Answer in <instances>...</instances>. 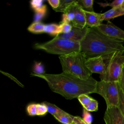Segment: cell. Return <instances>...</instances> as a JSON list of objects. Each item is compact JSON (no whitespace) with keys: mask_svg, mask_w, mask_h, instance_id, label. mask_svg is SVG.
Here are the masks:
<instances>
[{"mask_svg":"<svg viewBox=\"0 0 124 124\" xmlns=\"http://www.w3.org/2000/svg\"><path fill=\"white\" fill-rule=\"evenodd\" d=\"M72 8L75 13V18L71 22L73 27L82 29L86 26V17L84 10L78 5L76 0L72 5Z\"/></svg>","mask_w":124,"mask_h":124,"instance_id":"8fae6325","label":"cell"},{"mask_svg":"<svg viewBox=\"0 0 124 124\" xmlns=\"http://www.w3.org/2000/svg\"><path fill=\"white\" fill-rule=\"evenodd\" d=\"M75 0H60V3L58 8L55 10L56 12L65 13L69 6L75 1Z\"/></svg>","mask_w":124,"mask_h":124,"instance_id":"ffe728a7","label":"cell"},{"mask_svg":"<svg viewBox=\"0 0 124 124\" xmlns=\"http://www.w3.org/2000/svg\"><path fill=\"white\" fill-rule=\"evenodd\" d=\"M27 111L30 116L37 115V106L36 104H31L27 107Z\"/></svg>","mask_w":124,"mask_h":124,"instance_id":"f546056e","label":"cell"},{"mask_svg":"<svg viewBox=\"0 0 124 124\" xmlns=\"http://www.w3.org/2000/svg\"><path fill=\"white\" fill-rule=\"evenodd\" d=\"M124 15V10L121 6L112 8L103 14H101L102 21L109 20V19Z\"/></svg>","mask_w":124,"mask_h":124,"instance_id":"4fadbf2b","label":"cell"},{"mask_svg":"<svg viewBox=\"0 0 124 124\" xmlns=\"http://www.w3.org/2000/svg\"><path fill=\"white\" fill-rule=\"evenodd\" d=\"M45 26V24L40 22H33L28 27L27 29L29 31L33 33H41L44 32Z\"/></svg>","mask_w":124,"mask_h":124,"instance_id":"2e32d148","label":"cell"},{"mask_svg":"<svg viewBox=\"0 0 124 124\" xmlns=\"http://www.w3.org/2000/svg\"><path fill=\"white\" fill-rule=\"evenodd\" d=\"M71 124H77L74 122H73V123H72Z\"/></svg>","mask_w":124,"mask_h":124,"instance_id":"8d00e7d4","label":"cell"},{"mask_svg":"<svg viewBox=\"0 0 124 124\" xmlns=\"http://www.w3.org/2000/svg\"><path fill=\"white\" fill-rule=\"evenodd\" d=\"M82 120L87 124H92L93 121V117L91 113L87 110L85 108H83V118Z\"/></svg>","mask_w":124,"mask_h":124,"instance_id":"83f0119b","label":"cell"},{"mask_svg":"<svg viewBox=\"0 0 124 124\" xmlns=\"http://www.w3.org/2000/svg\"><path fill=\"white\" fill-rule=\"evenodd\" d=\"M105 73L100 75V80L118 82L124 64V52L117 51L104 60Z\"/></svg>","mask_w":124,"mask_h":124,"instance_id":"5b68a950","label":"cell"},{"mask_svg":"<svg viewBox=\"0 0 124 124\" xmlns=\"http://www.w3.org/2000/svg\"><path fill=\"white\" fill-rule=\"evenodd\" d=\"M92 99L93 98L92 97L89 96L88 94H81L78 97V99L82 105L83 108L86 107L90 104Z\"/></svg>","mask_w":124,"mask_h":124,"instance_id":"603a6c76","label":"cell"},{"mask_svg":"<svg viewBox=\"0 0 124 124\" xmlns=\"http://www.w3.org/2000/svg\"><path fill=\"white\" fill-rule=\"evenodd\" d=\"M60 26L61 31V33H67L71 31L73 28L72 24L68 23H61Z\"/></svg>","mask_w":124,"mask_h":124,"instance_id":"f1b7e54d","label":"cell"},{"mask_svg":"<svg viewBox=\"0 0 124 124\" xmlns=\"http://www.w3.org/2000/svg\"><path fill=\"white\" fill-rule=\"evenodd\" d=\"M124 42L105 35L97 27L89 28L80 42V52L87 58L102 56L105 60L117 51L124 52Z\"/></svg>","mask_w":124,"mask_h":124,"instance_id":"7a4b0ae2","label":"cell"},{"mask_svg":"<svg viewBox=\"0 0 124 124\" xmlns=\"http://www.w3.org/2000/svg\"><path fill=\"white\" fill-rule=\"evenodd\" d=\"M89 28V27L87 26L82 29L73 27L69 32L67 33H60L56 36L75 42H80L86 36Z\"/></svg>","mask_w":124,"mask_h":124,"instance_id":"30bf717a","label":"cell"},{"mask_svg":"<svg viewBox=\"0 0 124 124\" xmlns=\"http://www.w3.org/2000/svg\"><path fill=\"white\" fill-rule=\"evenodd\" d=\"M104 120L106 124H124V117L116 106L107 107Z\"/></svg>","mask_w":124,"mask_h":124,"instance_id":"ba28073f","label":"cell"},{"mask_svg":"<svg viewBox=\"0 0 124 124\" xmlns=\"http://www.w3.org/2000/svg\"><path fill=\"white\" fill-rule=\"evenodd\" d=\"M42 103L46 106L47 110V112L51 114L52 115L62 112L64 111L63 110L61 109L59 107L56 106L55 105L49 103L48 102L45 101L42 102Z\"/></svg>","mask_w":124,"mask_h":124,"instance_id":"d6986e66","label":"cell"},{"mask_svg":"<svg viewBox=\"0 0 124 124\" xmlns=\"http://www.w3.org/2000/svg\"><path fill=\"white\" fill-rule=\"evenodd\" d=\"M34 48L51 54L64 56L73 52H80V42L55 36L46 42L35 44Z\"/></svg>","mask_w":124,"mask_h":124,"instance_id":"277c9868","label":"cell"},{"mask_svg":"<svg viewBox=\"0 0 124 124\" xmlns=\"http://www.w3.org/2000/svg\"><path fill=\"white\" fill-rule=\"evenodd\" d=\"M119 85V84H118ZM119 101L118 107L124 117V94L119 85Z\"/></svg>","mask_w":124,"mask_h":124,"instance_id":"cb8c5ba5","label":"cell"},{"mask_svg":"<svg viewBox=\"0 0 124 124\" xmlns=\"http://www.w3.org/2000/svg\"><path fill=\"white\" fill-rule=\"evenodd\" d=\"M73 3L69 6V7L67 9L66 12L65 13H64L62 15V20L61 23H69L70 22H72L74 20V19L75 18V13L72 8V5H73Z\"/></svg>","mask_w":124,"mask_h":124,"instance_id":"e0dca14e","label":"cell"},{"mask_svg":"<svg viewBox=\"0 0 124 124\" xmlns=\"http://www.w3.org/2000/svg\"><path fill=\"white\" fill-rule=\"evenodd\" d=\"M63 72L83 80L92 77V73L86 65L87 58L81 52H76L59 57Z\"/></svg>","mask_w":124,"mask_h":124,"instance_id":"3957f363","label":"cell"},{"mask_svg":"<svg viewBox=\"0 0 124 124\" xmlns=\"http://www.w3.org/2000/svg\"><path fill=\"white\" fill-rule=\"evenodd\" d=\"M86 65L92 74L97 73L100 75L105 73L106 64L102 56L87 58Z\"/></svg>","mask_w":124,"mask_h":124,"instance_id":"9c48e42d","label":"cell"},{"mask_svg":"<svg viewBox=\"0 0 124 124\" xmlns=\"http://www.w3.org/2000/svg\"><path fill=\"white\" fill-rule=\"evenodd\" d=\"M31 75L44 79L52 92L61 94L67 99L78 98L82 94L95 93L97 82L92 77L83 80L63 72L58 74L31 73Z\"/></svg>","mask_w":124,"mask_h":124,"instance_id":"6da1fadb","label":"cell"},{"mask_svg":"<svg viewBox=\"0 0 124 124\" xmlns=\"http://www.w3.org/2000/svg\"><path fill=\"white\" fill-rule=\"evenodd\" d=\"M37 106V115H45L47 112V110L46 106L42 103L36 104Z\"/></svg>","mask_w":124,"mask_h":124,"instance_id":"4dcf8cb0","label":"cell"},{"mask_svg":"<svg viewBox=\"0 0 124 124\" xmlns=\"http://www.w3.org/2000/svg\"><path fill=\"white\" fill-rule=\"evenodd\" d=\"M95 93L99 94L105 99L107 107H118L119 91L118 82L100 80L97 81Z\"/></svg>","mask_w":124,"mask_h":124,"instance_id":"8992f818","label":"cell"},{"mask_svg":"<svg viewBox=\"0 0 124 124\" xmlns=\"http://www.w3.org/2000/svg\"><path fill=\"white\" fill-rule=\"evenodd\" d=\"M97 28L105 35L114 39L124 41V31L112 23L108 21L107 24L102 23Z\"/></svg>","mask_w":124,"mask_h":124,"instance_id":"52a82bcc","label":"cell"},{"mask_svg":"<svg viewBox=\"0 0 124 124\" xmlns=\"http://www.w3.org/2000/svg\"><path fill=\"white\" fill-rule=\"evenodd\" d=\"M43 2L42 0H32L30 1V4L31 8L36 12L42 8L44 5Z\"/></svg>","mask_w":124,"mask_h":124,"instance_id":"d4e9b609","label":"cell"},{"mask_svg":"<svg viewBox=\"0 0 124 124\" xmlns=\"http://www.w3.org/2000/svg\"><path fill=\"white\" fill-rule=\"evenodd\" d=\"M74 122L77 124H87L79 116H74Z\"/></svg>","mask_w":124,"mask_h":124,"instance_id":"e575fe53","label":"cell"},{"mask_svg":"<svg viewBox=\"0 0 124 124\" xmlns=\"http://www.w3.org/2000/svg\"><path fill=\"white\" fill-rule=\"evenodd\" d=\"M124 0H115L113 1L110 3H98L100 6L103 7H105L107 6H111L112 8L120 6L123 3Z\"/></svg>","mask_w":124,"mask_h":124,"instance_id":"484cf974","label":"cell"},{"mask_svg":"<svg viewBox=\"0 0 124 124\" xmlns=\"http://www.w3.org/2000/svg\"><path fill=\"white\" fill-rule=\"evenodd\" d=\"M98 102L96 100L93 98L90 104L84 108H85L87 110H88L89 112L96 111L98 110Z\"/></svg>","mask_w":124,"mask_h":124,"instance_id":"4316f807","label":"cell"},{"mask_svg":"<svg viewBox=\"0 0 124 124\" xmlns=\"http://www.w3.org/2000/svg\"><path fill=\"white\" fill-rule=\"evenodd\" d=\"M78 5L84 11L88 12H94L93 9V0H77Z\"/></svg>","mask_w":124,"mask_h":124,"instance_id":"ac0fdd59","label":"cell"},{"mask_svg":"<svg viewBox=\"0 0 124 124\" xmlns=\"http://www.w3.org/2000/svg\"><path fill=\"white\" fill-rule=\"evenodd\" d=\"M48 3L55 10L57 9L59 6L60 3V0H47Z\"/></svg>","mask_w":124,"mask_h":124,"instance_id":"836d02e7","label":"cell"},{"mask_svg":"<svg viewBox=\"0 0 124 124\" xmlns=\"http://www.w3.org/2000/svg\"><path fill=\"white\" fill-rule=\"evenodd\" d=\"M86 17V26L89 28L97 27L102 24V19L101 14L96 13L94 12H88L84 11Z\"/></svg>","mask_w":124,"mask_h":124,"instance_id":"7c38bea8","label":"cell"},{"mask_svg":"<svg viewBox=\"0 0 124 124\" xmlns=\"http://www.w3.org/2000/svg\"><path fill=\"white\" fill-rule=\"evenodd\" d=\"M32 71L33 74L36 75H42L45 74V68L43 64L41 62H35Z\"/></svg>","mask_w":124,"mask_h":124,"instance_id":"7402d4cb","label":"cell"},{"mask_svg":"<svg viewBox=\"0 0 124 124\" xmlns=\"http://www.w3.org/2000/svg\"><path fill=\"white\" fill-rule=\"evenodd\" d=\"M53 116L56 120L62 124H71L74 122V116L67 113L64 111Z\"/></svg>","mask_w":124,"mask_h":124,"instance_id":"5bb4252c","label":"cell"},{"mask_svg":"<svg viewBox=\"0 0 124 124\" xmlns=\"http://www.w3.org/2000/svg\"><path fill=\"white\" fill-rule=\"evenodd\" d=\"M44 32L47 33L52 36H57L61 33L60 25L52 23L45 26Z\"/></svg>","mask_w":124,"mask_h":124,"instance_id":"9a60e30c","label":"cell"},{"mask_svg":"<svg viewBox=\"0 0 124 124\" xmlns=\"http://www.w3.org/2000/svg\"><path fill=\"white\" fill-rule=\"evenodd\" d=\"M46 13V6L44 5L41 9L36 11L34 16V22H39L45 17Z\"/></svg>","mask_w":124,"mask_h":124,"instance_id":"44dd1931","label":"cell"},{"mask_svg":"<svg viewBox=\"0 0 124 124\" xmlns=\"http://www.w3.org/2000/svg\"><path fill=\"white\" fill-rule=\"evenodd\" d=\"M118 83L120 88L121 89L122 92L124 94V64H123L122 72L120 74Z\"/></svg>","mask_w":124,"mask_h":124,"instance_id":"1f68e13d","label":"cell"},{"mask_svg":"<svg viewBox=\"0 0 124 124\" xmlns=\"http://www.w3.org/2000/svg\"><path fill=\"white\" fill-rule=\"evenodd\" d=\"M121 8L124 10V2H123V3L122 4V5H121Z\"/></svg>","mask_w":124,"mask_h":124,"instance_id":"d590c367","label":"cell"},{"mask_svg":"<svg viewBox=\"0 0 124 124\" xmlns=\"http://www.w3.org/2000/svg\"><path fill=\"white\" fill-rule=\"evenodd\" d=\"M0 72L1 73H2L3 75H5L6 76H7V77H8V78H10L11 79H12V80H13V81H14L15 82H16L18 85H19L20 86H21V87H24V85L22 84V83H21L16 78H15L13 76H12V75H11V74H9V73H6V72H3V71H0Z\"/></svg>","mask_w":124,"mask_h":124,"instance_id":"d6a6232c","label":"cell"}]
</instances>
